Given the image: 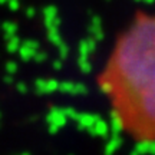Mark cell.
<instances>
[{"label": "cell", "mask_w": 155, "mask_h": 155, "mask_svg": "<svg viewBox=\"0 0 155 155\" xmlns=\"http://www.w3.org/2000/svg\"><path fill=\"white\" fill-rule=\"evenodd\" d=\"M99 86L121 132L139 144L155 142V13L139 15L121 33Z\"/></svg>", "instance_id": "obj_1"}]
</instances>
